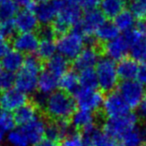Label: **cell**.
Returning a JSON list of instances; mask_svg holds the SVG:
<instances>
[{
    "mask_svg": "<svg viewBox=\"0 0 146 146\" xmlns=\"http://www.w3.org/2000/svg\"><path fill=\"white\" fill-rule=\"evenodd\" d=\"M95 115L93 112L85 111V110H77L74 111L70 117V123L73 128L78 130H89L95 127Z\"/></svg>",
    "mask_w": 146,
    "mask_h": 146,
    "instance_id": "19",
    "label": "cell"
},
{
    "mask_svg": "<svg viewBox=\"0 0 146 146\" xmlns=\"http://www.w3.org/2000/svg\"><path fill=\"white\" fill-rule=\"evenodd\" d=\"M102 51L105 54V57L113 61H120L129 53V45L123 36H118L102 45Z\"/></svg>",
    "mask_w": 146,
    "mask_h": 146,
    "instance_id": "15",
    "label": "cell"
},
{
    "mask_svg": "<svg viewBox=\"0 0 146 146\" xmlns=\"http://www.w3.org/2000/svg\"><path fill=\"white\" fill-rule=\"evenodd\" d=\"M100 1L101 0H79V6L85 10H91L97 8Z\"/></svg>",
    "mask_w": 146,
    "mask_h": 146,
    "instance_id": "42",
    "label": "cell"
},
{
    "mask_svg": "<svg viewBox=\"0 0 146 146\" xmlns=\"http://www.w3.org/2000/svg\"><path fill=\"white\" fill-rule=\"evenodd\" d=\"M15 123L23 126L38 117V108L33 103H26L14 111Z\"/></svg>",
    "mask_w": 146,
    "mask_h": 146,
    "instance_id": "23",
    "label": "cell"
},
{
    "mask_svg": "<svg viewBox=\"0 0 146 146\" xmlns=\"http://www.w3.org/2000/svg\"><path fill=\"white\" fill-rule=\"evenodd\" d=\"M73 99L75 102V105L78 106L79 109L94 113L101 108L104 96L102 95L101 91L97 89L79 88L74 93Z\"/></svg>",
    "mask_w": 146,
    "mask_h": 146,
    "instance_id": "7",
    "label": "cell"
},
{
    "mask_svg": "<svg viewBox=\"0 0 146 146\" xmlns=\"http://www.w3.org/2000/svg\"><path fill=\"white\" fill-rule=\"evenodd\" d=\"M129 8L137 20L146 19V0H131Z\"/></svg>",
    "mask_w": 146,
    "mask_h": 146,
    "instance_id": "36",
    "label": "cell"
},
{
    "mask_svg": "<svg viewBox=\"0 0 146 146\" xmlns=\"http://www.w3.org/2000/svg\"><path fill=\"white\" fill-rule=\"evenodd\" d=\"M102 112L107 119L119 117L129 112V107L118 92H109L104 97L101 106Z\"/></svg>",
    "mask_w": 146,
    "mask_h": 146,
    "instance_id": "9",
    "label": "cell"
},
{
    "mask_svg": "<svg viewBox=\"0 0 146 146\" xmlns=\"http://www.w3.org/2000/svg\"><path fill=\"white\" fill-rule=\"evenodd\" d=\"M123 37L129 45L130 58L137 63L146 62V34H142L135 28L124 32Z\"/></svg>",
    "mask_w": 146,
    "mask_h": 146,
    "instance_id": "8",
    "label": "cell"
},
{
    "mask_svg": "<svg viewBox=\"0 0 146 146\" xmlns=\"http://www.w3.org/2000/svg\"><path fill=\"white\" fill-rule=\"evenodd\" d=\"M49 0H33V2L34 3H37V4H40V3H44V2H47Z\"/></svg>",
    "mask_w": 146,
    "mask_h": 146,
    "instance_id": "48",
    "label": "cell"
},
{
    "mask_svg": "<svg viewBox=\"0 0 146 146\" xmlns=\"http://www.w3.org/2000/svg\"><path fill=\"white\" fill-rule=\"evenodd\" d=\"M138 129H139L140 135H141L143 141L146 142V122H144L141 126H139V127H138Z\"/></svg>",
    "mask_w": 146,
    "mask_h": 146,
    "instance_id": "46",
    "label": "cell"
},
{
    "mask_svg": "<svg viewBox=\"0 0 146 146\" xmlns=\"http://www.w3.org/2000/svg\"><path fill=\"white\" fill-rule=\"evenodd\" d=\"M24 56L20 52L16 50H10L9 49L4 56L1 58L0 65L1 68L4 69V71H7L9 73H17L21 69V67L24 64Z\"/></svg>",
    "mask_w": 146,
    "mask_h": 146,
    "instance_id": "20",
    "label": "cell"
},
{
    "mask_svg": "<svg viewBox=\"0 0 146 146\" xmlns=\"http://www.w3.org/2000/svg\"><path fill=\"white\" fill-rule=\"evenodd\" d=\"M0 71H1V65H0Z\"/></svg>",
    "mask_w": 146,
    "mask_h": 146,
    "instance_id": "53",
    "label": "cell"
},
{
    "mask_svg": "<svg viewBox=\"0 0 146 146\" xmlns=\"http://www.w3.org/2000/svg\"><path fill=\"white\" fill-rule=\"evenodd\" d=\"M0 38H3V32H2V22L0 21Z\"/></svg>",
    "mask_w": 146,
    "mask_h": 146,
    "instance_id": "50",
    "label": "cell"
},
{
    "mask_svg": "<svg viewBox=\"0 0 146 146\" xmlns=\"http://www.w3.org/2000/svg\"><path fill=\"white\" fill-rule=\"evenodd\" d=\"M101 12L105 18L113 19L125 9V0H101Z\"/></svg>",
    "mask_w": 146,
    "mask_h": 146,
    "instance_id": "26",
    "label": "cell"
},
{
    "mask_svg": "<svg viewBox=\"0 0 146 146\" xmlns=\"http://www.w3.org/2000/svg\"><path fill=\"white\" fill-rule=\"evenodd\" d=\"M17 5H21V6L27 7L28 5H30L33 2V0H13Z\"/></svg>",
    "mask_w": 146,
    "mask_h": 146,
    "instance_id": "47",
    "label": "cell"
},
{
    "mask_svg": "<svg viewBox=\"0 0 146 146\" xmlns=\"http://www.w3.org/2000/svg\"><path fill=\"white\" fill-rule=\"evenodd\" d=\"M75 102L70 94L56 90L45 97L42 109L53 121H66L75 111Z\"/></svg>",
    "mask_w": 146,
    "mask_h": 146,
    "instance_id": "1",
    "label": "cell"
},
{
    "mask_svg": "<svg viewBox=\"0 0 146 146\" xmlns=\"http://www.w3.org/2000/svg\"><path fill=\"white\" fill-rule=\"evenodd\" d=\"M86 36L77 28L59 36L56 41V48L59 55L67 60H74L86 46Z\"/></svg>",
    "mask_w": 146,
    "mask_h": 146,
    "instance_id": "3",
    "label": "cell"
},
{
    "mask_svg": "<svg viewBox=\"0 0 146 146\" xmlns=\"http://www.w3.org/2000/svg\"><path fill=\"white\" fill-rule=\"evenodd\" d=\"M138 68H139V63L130 57H125L122 60L118 61L116 64L118 78L121 79V81L136 79Z\"/></svg>",
    "mask_w": 146,
    "mask_h": 146,
    "instance_id": "21",
    "label": "cell"
},
{
    "mask_svg": "<svg viewBox=\"0 0 146 146\" xmlns=\"http://www.w3.org/2000/svg\"><path fill=\"white\" fill-rule=\"evenodd\" d=\"M16 25H15L14 19L3 21L2 22V32L3 37L5 38H13L16 35Z\"/></svg>",
    "mask_w": 146,
    "mask_h": 146,
    "instance_id": "39",
    "label": "cell"
},
{
    "mask_svg": "<svg viewBox=\"0 0 146 146\" xmlns=\"http://www.w3.org/2000/svg\"><path fill=\"white\" fill-rule=\"evenodd\" d=\"M100 59V51L94 45H89L85 47L80 52V54L74 59L73 66L77 71H82L85 69H92L95 67Z\"/></svg>",
    "mask_w": 146,
    "mask_h": 146,
    "instance_id": "14",
    "label": "cell"
},
{
    "mask_svg": "<svg viewBox=\"0 0 146 146\" xmlns=\"http://www.w3.org/2000/svg\"><path fill=\"white\" fill-rule=\"evenodd\" d=\"M3 140H4V133H3V132L0 131V144L2 143Z\"/></svg>",
    "mask_w": 146,
    "mask_h": 146,
    "instance_id": "49",
    "label": "cell"
},
{
    "mask_svg": "<svg viewBox=\"0 0 146 146\" xmlns=\"http://www.w3.org/2000/svg\"><path fill=\"white\" fill-rule=\"evenodd\" d=\"M62 2L63 0H50L40 4H35L33 12L38 22H40L42 25L51 24V22L57 16L59 9L62 6Z\"/></svg>",
    "mask_w": 146,
    "mask_h": 146,
    "instance_id": "12",
    "label": "cell"
},
{
    "mask_svg": "<svg viewBox=\"0 0 146 146\" xmlns=\"http://www.w3.org/2000/svg\"><path fill=\"white\" fill-rule=\"evenodd\" d=\"M15 82V75L7 71H0V92L6 91V90L13 88Z\"/></svg>",
    "mask_w": 146,
    "mask_h": 146,
    "instance_id": "38",
    "label": "cell"
},
{
    "mask_svg": "<svg viewBox=\"0 0 146 146\" xmlns=\"http://www.w3.org/2000/svg\"><path fill=\"white\" fill-rule=\"evenodd\" d=\"M94 34H95L96 41H98V42L103 45L119 36V30H118V28L113 22H109V21L106 22L105 21L96 30V32Z\"/></svg>",
    "mask_w": 146,
    "mask_h": 146,
    "instance_id": "25",
    "label": "cell"
},
{
    "mask_svg": "<svg viewBox=\"0 0 146 146\" xmlns=\"http://www.w3.org/2000/svg\"><path fill=\"white\" fill-rule=\"evenodd\" d=\"M69 68V61L66 58L59 54H55L52 58H50L46 63V70L51 72L52 74L56 75L60 78L62 75L68 71Z\"/></svg>",
    "mask_w": 146,
    "mask_h": 146,
    "instance_id": "27",
    "label": "cell"
},
{
    "mask_svg": "<svg viewBox=\"0 0 146 146\" xmlns=\"http://www.w3.org/2000/svg\"><path fill=\"white\" fill-rule=\"evenodd\" d=\"M39 41L40 39L36 33L19 32L12 38V46L21 54H32L36 52Z\"/></svg>",
    "mask_w": 146,
    "mask_h": 146,
    "instance_id": "13",
    "label": "cell"
},
{
    "mask_svg": "<svg viewBox=\"0 0 146 146\" xmlns=\"http://www.w3.org/2000/svg\"><path fill=\"white\" fill-rule=\"evenodd\" d=\"M5 1H7V0H0V2L2 3V2H5Z\"/></svg>",
    "mask_w": 146,
    "mask_h": 146,
    "instance_id": "51",
    "label": "cell"
},
{
    "mask_svg": "<svg viewBox=\"0 0 146 146\" xmlns=\"http://www.w3.org/2000/svg\"><path fill=\"white\" fill-rule=\"evenodd\" d=\"M14 22L17 31L19 32H34L39 28L38 20L34 12L27 8L17 12Z\"/></svg>",
    "mask_w": 146,
    "mask_h": 146,
    "instance_id": "16",
    "label": "cell"
},
{
    "mask_svg": "<svg viewBox=\"0 0 146 146\" xmlns=\"http://www.w3.org/2000/svg\"><path fill=\"white\" fill-rule=\"evenodd\" d=\"M59 79L60 78L46 69L41 71L38 77V83H37V89L39 93L43 95H48L56 91L57 88L59 87Z\"/></svg>",
    "mask_w": 146,
    "mask_h": 146,
    "instance_id": "22",
    "label": "cell"
},
{
    "mask_svg": "<svg viewBox=\"0 0 146 146\" xmlns=\"http://www.w3.org/2000/svg\"><path fill=\"white\" fill-rule=\"evenodd\" d=\"M37 30L39 39H54V37L56 36L50 24L42 25V27H39Z\"/></svg>",
    "mask_w": 146,
    "mask_h": 146,
    "instance_id": "40",
    "label": "cell"
},
{
    "mask_svg": "<svg viewBox=\"0 0 146 146\" xmlns=\"http://www.w3.org/2000/svg\"><path fill=\"white\" fill-rule=\"evenodd\" d=\"M114 24L116 25L119 31L126 32V31L134 28V26H135V17L130 12V10L124 9L122 12H120L114 18Z\"/></svg>",
    "mask_w": 146,
    "mask_h": 146,
    "instance_id": "30",
    "label": "cell"
},
{
    "mask_svg": "<svg viewBox=\"0 0 146 146\" xmlns=\"http://www.w3.org/2000/svg\"><path fill=\"white\" fill-rule=\"evenodd\" d=\"M6 141L9 146H29V141L21 128H14L7 133Z\"/></svg>",
    "mask_w": 146,
    "mask_h": 146,
    "instance_id": "32",
    "label": "cell"
},
{
    "mask_svg": "<svg viewBox=\"0 0 146 146\" xmlns=\"http://www.w3.org/2000/svg\"><path fill=\"white\" fill-rule=\"evenodd\" d=\"M130 1H131V0H130Z\"/></svg>",
    "mask_w": 146,
    "mask_h": 146,
    "instance_id": "54",
    "label": "cell"
},
{
    "mask_svg": "<svg viewBox=\"0 0 146 146\" xmlns=\"http://www.w3.org/2000/svg\"><path fill=\"white\" fill-rule=\"evenodd\" d=\"M32 146H58V145H57L56 142L52 141V140H49L46 138V139H42L39 142H37V143L33 144Z\"/></svg>",
    "mask_w": 146,
    "mask_h": 146,
    "instance_id": "45",
    "label": "cell"
},
{
    "mask_svg": "<svg viewBox=\"0 0 146 146\" xmlns=\"http://www.w3.org/2000/svg\"><path fill=\"white\" fill-rule=\"evenodd\" d=\"M85 146H119L115 139L95 127L84 131Z\"/></svg>",
    "mask_w": 146,
    "mask_h": 146,
    "instance_id": "18",
    "label": "cell"
},
{
    "mask_svg": "<svg viewBox=\"0 0 146 146\" xmlns=\"http://www.w3.org/2000/svg\"><path fill=\"white\" fill-rule=\"evenodd\" d=\"M57 52L56 42L54 39H40L37 47V58L48 61Z\"/></svg>",
    "mask_w": 146,
    "mask_h": 146,
    "instance_id": "29",
    "label": "cell"
},
{
    "mask_svg": "<svg viewBox=\"0 0 146 146\" xmlns=\"http://www.w3.org/2000/svg\"><path fill=\"white\" fill-rule=\"evenodd\" d=\"M136 80L139 81L142 85H144L146 87V62L140 63L139 64Z\"/></svg>",
    "mask_w": 146,
    "mask_h": 146,
    "instance_id": "43",
    "label": "cell"
},
{
    "mask_svg": "<svg viewBox=\"0 0 146 146\" xmlns=\"http://www.w3.org/2000/svg\"><path fill=\"white\" fill-rule=\"evenodd\" d=\"M42 71L40 59L34 56L25 58L24 64L15 75V88L26 95L36 91L39 74Z\"/></svg>",
    "mask_w": 146,
    "mask_h": 146,
    "instance_id": "2",
    "label": "cell"
},
{
    "mask_svg": "<svg viewBox=\"0 0 146 146\" xmlns=\"http://www.w3.org/2000/svg\"><path fill=\"white\" fill-rule=\"evenodd\" d=\"M136 116L138 119L146 122V97L136 107Z\"/></svg>",
    "mask_w": 146,
    "mask_h": 146,
    "instance_id": "41",
    "label": "cell"
},
{
    "mask_svg": "<svg viewBox=\"0 0 146 146\" xmlns=\"http://www.w3.org/2000/svg\"><path fill=\"white\" fill-rule=\"evenodd\" d=\"M141 146H146V142H144V143L143 144H142V145Z\"/></svg>",
    "mask_w": 146,
    "mask_h": 146,
    "instance_id": "52",
    "label": "cell"
},
{
    "mask_svg": "<svg viewBox=\"0 0 146 146\" xmlns=\"http://www.w3.org/2000/svg\"><path fill=\"white\" fill-rule=\"evenodd\" d=\"M138 126V118L136 114L128 112L119 117L106 119L103 124V131L113 139L119 140L124 134L131 131Z\"/></svg>",
    "mask_w": 146,
    "mask_h": 146,
    "instance_id": "5",
    "label": "cell"
},
{
    "mask_svg": "<svg viewBox=\"0 0 146 146\" xmlns=\"http://www.w3.org/2000/svg\"><path fill=\"white\" fill-rule=\"evenodd\" d=\"M60 146H85L84 137L78 132L71 131L61 140Z\"/></svg>",
    "mask_w": 146,
    "mask_h": 146,
    "instance_id": "37",
    "label": "cell"
},
{
    "mask_svg": "<svg viewBox=\"0 0 146 146\" xmlns=\"http://www.w3.org/2000/svg\"><path fill=\"white\" fill-rule=\"evenodd\" d=\"M121 146H141L144 143L141 135H140L138 126L131 131L124 134L119 139Z\"/></svg>",
    "mask_w": 146,
    "mask_h": 146,
    "instance_id": "33",
    "label": "cell"
},
{
    "mask_svg": "<svg viewBox=\"0 0 146 146\" xmlns=\"http://www.w3.org/2000/svg\"><path fill=\"white\" fill-rule=\"evenodd\" d=\"M105 22V16L101 10L95 8L86 10L81 18L79 24L74 28H77L84 36H92L98 28Z\"/></svg>",
    "mask_w": 146,
    "mask_h": 146,
    "instance_id": "10",
    "label": "cell"
},
{
    "mask_svg": "<svg viewBox=\"0 0 146 146\" xmlns=\"http://www.w3.org/2000/svg\"><path fill=\"white\" fill-rule=\"evenodd\" d=\"M95 73L97 77L98 88L104 92H112L118 86L117 69L115 61L108 57H102L95 65Z\"/></svg>",
    "mask_w": 146,
    "mask_h": 146,
    "instance_id": "4",
    "label": "cell"
},
{
    "mask_svg": "<svg viewBox=\"0 0 146 146\" xmlns=\"http://www.w3.org/2000/svg\"><path fill=\"white\" fill-rule=\"evenodd\" d=\"M117 87V92L127 104L129 109L136 108L138 104L146 97V87L136 79L121 81Z\"/></svg>",
    "mask_w": 146,
    "mask_h": 146,
    "instance_id": "6",
    "label": "cell"
},
{
    "mask_svg": "<svg viewBox=\"0 0 146 146\" xmlns=\"http://www.w3.org/2000/svg\"><path fill=\"white\" fill-rule=\"evenodd\" d=\"M15 120L13 115L10 112L3 111V110H0V131L5 133L9 131H11L12 129L15 128Z\"/></svg>",
    "mask_w": 146,
    "mask_h": 146,
    "instance_id": "35",
    "label": "cell"
},
{
    "mask_svg": "<svg viewBox=\"0 0 146 146\" xmlns=\"http://www.w3.org/2000/svg\"><path fill=\"white\" fill-rule=\"evenodd\" d=\"M18 12V5L13 0H7L0 4V21H6L12 19Z\"/></svg>",
    "mask_w": 146,
    "mask_h": 146,
    "instance_id": "34",
    "label": "cell"
},
{
    "mask_svg": "<svg viewBox=\"0 0 146 146\" xmlns=\"http://www.w3.org/2000/svg\"><path fill=\"white\" fill-rule=\"evenodd\" d=\"M28 97L25 93L16 88H10L6 91L0 92V110L14 112L27 103Z\"/></svg>",
    "mask_w": 146,
    "mask_h": 146,
    "instance_id": "11",
    "label": "cell"
},
{
    "mask_svg": "<svg viewBox=\"0 0 146 146\" xmlns=\"http://www.w3.org/2000/svg\"><path fill=\"white\" fill-rule=\"evenodd\" d=\"M80 88L85 89H97V77H96L95 70L92 69H85L82 70L78 74Z\"/></svg>",
    "mask_w": 146,
    "mask_h": 146,
    "instance_id": "31",
    "label": "cell"
},
{
    "mask_svg": "<svg viewBox=\"0 0 146 146\" xmlns=\"http://www.w3.org/2000/svg\"><path fill=\"white\" fill-rule=\"evenodd\" d=\"M70 132V126L66 121H53L50 124H47L45 136L47 139L57 142L62 140Z\"/></svg>",
    "mask_w": 146,
    "mask_h": 146,
    "instance_id": "24",
    "label": "cell"
},
{
    "mask_svg": "<svg viewBox=\"0 0 146 146\" xmlns=\"http://www.w3.org/2000/svg\"><path fill=\"white\" fill-rule=\"evenodd\" d=\"M46 122L40 117H37L33 121L21 126V129L24 132L25 136L28 139L30 144H35L40 140L44 139L46 132Z\"/></svg>",
    "mask_w": 146,
    "mask_h": 146,
    "instance_id": "17",
    "label": "cell"
},
{
    "mask_svg": "<svg viewBox=\"0 0 146 146\" xmlns=\"http://www.w3.org/2000/svg\"><path fill=\"white\" fill-rule=\"evenodd\" d=\"M9 50V43L4 38H0V59Z\"/></svg>",
    "mask_w": 146,
    "mask_h": 146,
    "instance_id": "44",
    "label": "cell"
},
{
    "mask_svg": "<svg viewBox=\"0 0 146 146\" xmlns=\"http://www.w3.org/2000/svg\"><path fill=\"white\" fill-rule=\"evenodd\" d=\"M59 87L66 93H75L80 88L78 74L74 71H67L59 79Z\"/></svg>",
    "mask_w": 146,
    "mask_h": 146,
    "instance_id": "28",
    "label": "cell"
}]
</instances>
